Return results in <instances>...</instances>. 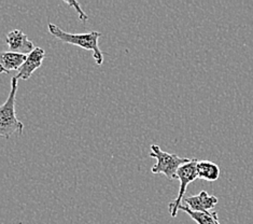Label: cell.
Listing matches in <instances>:
<instances>
[{
	"label": "cell",
	"mask_w": 253,
	"mask_h": 224,
	"mask_svg": "<svg viewBox=\"0 0 253 224\" xmlns=\"http://www.w3.org/2000/svg\"><path fill=\"white\" fill-rule=\"evenodd\" d=\"M47 29H49V32L53 37H55L61 42L77 45L81 47V49L91 51L97 65L100 66L104 63V56H102V53L98 45V39L101 37V34L99 32H95L94 30V32L85 34H70L64 32L63 29L52 23L47 24Z\"/></svg>",
	"instance_id": "cell-1"
},
{
	"label": "cell",
	"mask_w": 253,
	"mask_h": 224,
	"mask_svg": "<svg viewBox=\"0 0 253 224\" xmlns=\"http://www.w3.org/2000/svg\"><path fill=\"white\" fill-rule=\"evenodd\" d=\"M19 79L13 77L11 80V90L7 100L0 107V136L9 139L15 133L23 134L24 124L16 117L15 100Z\"/></svg>",
	"instance_id": "cell-2"
},
{
	"label": "cell",
	"mask_w": 253,
	"mask_h": 224,
	"mask_svg": "<svg viewBox=\"0 0 253 224\" xmlns=\"http://www.w3.org/2000/svg\"><path fill=\"white\" fill-rule=\"evenodd\" d=\"M150 157H153L156 160V164L151 168V173L162 174L166 176L168 180L177 179V173L179 168L182 165L189 163L191 160L186 157H180L177 154L168 153L166 151H163L158 144H152Z\"/></svg>",
	"instance_id": "cell-3"
},
{
	"label": "cell",
	"mask_w": 253,
	"mask_h": 224,
	"mask_svg": "<svg viewBox=\"0 0 253 224\" xmlns=\"http://www.w3.org/2000/svg\"><path fill=\"white\" fill-rule=\"evenodd\" d=\"M197 160L196 159H192L189 163L182 165L179 168V171L177 173V179L180 182V187H179V192L177 198L174 199L173 202H171L168 206V209L170 211V216L171 218H176L178 215V211L180 206H181L182 199L184 198L185 192H186V187L190 183H192L193 181L196 180L198 178L197 176Z\"/></svg>",
	"instance_id": "cell-4"
},
{
	"label": "cell",
	"mask_w": 253,
	"mask_h": 224,
	"mask_svg": "<svg viewBox=\"0 0 253 224\" xmlns=\"http://www.w3.org/2000/svg\"><path fill=\"white\" fill-rule=\"evenodd\" d=\"M5 42H7L9 50L14 53L28 55L36 49L34 42L29 40L27 35L24 34L20 29L11 30L10 33H8V35L5 36Z\"/></svg>",
	"instance_id": "cell-5"
},
{
	"label": "cell",
	"mask_w": 253,
	"mask_h": 224,
	"mask_svg": "<svg viewBox=\"0 0 253 224\" xmlns=\"http://www.w3.org/2000/svg\"><path fill=\"white\" fill-rule=\"evenodd\" d=\"M45 57V51L41 47L36 46V49L27 55L26 62L19 70V74L15 76L17 79H22V80H28L32 77L34 72L37 70L42 65V62Z\"/></svg>",
	"instance_id": "cell-6"
},
{
	"label": "cell",
	"mask_w": 253,
	"mask_h": 224,
	"mask_svg": "<svg viewBox=\"0 0 253 224\" xmlns=\"http://www.w3.org/2000/svg\"><path fill=\"white\" fill-rule=\"evenodd\" d=\"M27 55L14 52H1L0 54V67L2 74H9L10 71L20 70L26 62Z\"/></svg>",
	"instance_id": "cell-7"
},
{
	"label": "cell",
	"mask_w": 253,
	"mask_h": 224,
	"mask_svg": "<svg viewBox=\"0 0 253 224\" xmlns=\"http://www.w3.org/2000/svg\"><path fill=\"white\" fill-rule=\"evenodd\" d=\"M197 176L198 179L206 181H215L220 177V167L213 162L198 161L197 162Z\"/></svg>",
	"instance_id": "cell-8"
},
{
	"label": "cell",
	"mask_w": 253,
	"mask_h": 224,
	"mask_svg": "<svg viewBox=\"0 0 253 224\" xmlns=\"http://www.w3.org/2000/svg\"><path fill=\"white\" fill-rule=\"evenodd\" d=\"M182 210L185 214H188L193 220L197 224H220L218 219V214L215 211H209V213H198V211H193L186 207L185 205H181L179 211Z\"/></svg>",
	"instance_id": "cell-9"
},
{
	"label": "cell",
	"mask_w": 253,
	"mask_h": 224,
	"mask_svg": "<svg viewBox=\"0 0 253 224\" xmlns=\"http://www.w3.org/2000/svg\"><path fill=\"white\" fill-rule=\"evenodd\" d=\"M197 195H198V198H200L202 207L206 211L212 210L215 207V205L219 202L218 198H216L214 195H209L206 191H201Z\"/></svg>",
	"instance_id": "cell-10"
},
{
	"label": "cell",
	"mask_w": 253,
	"mask_h": 224,
	"mask_svg": "<svg viewBox=\"0 0 253 224\" xmlns=\"http://www.w3.org/2000/svg\"><path fill=\"white\" fill-rule=\"evenodd\" d=\"M65 3L67 5H70V7H74L76 12L78 13V17L82 21V22H86L88 16L86 13H84V11L81 9L80 7V3L78 1H75V0H72V1H65Z\"/></svg>",
	"instance_id": "cell-11"
}]
</instances>
